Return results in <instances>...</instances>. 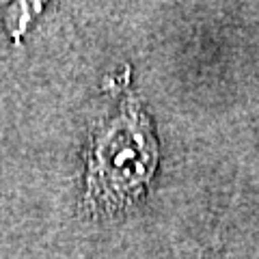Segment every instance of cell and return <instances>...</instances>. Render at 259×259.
Masks as SVG:
<instances>
[{
	"mask_svg": "<svg viewBox=\"0 0 259 259\" xmlns=\"http://www.w3.org/2000/svg\"><path fill=\"white\" fill-rule=\"evenodd\" d=\"M158 151L149 121L139 104H127L104 132L97 134L89 190L108 205H121L139 194L156 168Z\"/></svg>",
	"mask_w": 259,
	"mask_h": 259,
	"instance_id": "1",
	"label": "cell"
}]
</instances>
